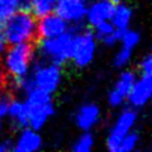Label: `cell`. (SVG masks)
<instances>
[{"label": "cell", "mask_w": 152, "mask_h": 152, "mask_svg": "<svg viewBox=\"0 0 152 152\" xmlns=\"http://www.w3.org/2000/svg\"><path fill=\"white\" fill-rule=\"evenodd\" d=\"M94 34L96 37V39L102 41L104 45H107L109 47L119 43L121 31L115 29V27L112 24L110 20H105L94 26Z\"/></svg>", "instance_id": "16"}, {"label": "cell", "mask_w": 152, "mask_h": 152, "mask_svg": "<svg viewBox=\"0 0 152 152\" xmlns=\"http://www.w3.org/2000/svg\"><path fill=\"white\" fill-rule=\"evenodd\" d=\"M132 53H133L132 50L126 48V47H121L119 51L114 56V65H115L118 69L126 67L132 58Z\"/></svg>", "instance_id": "22"}, {"label": "cell", "mask_w": 152, "mask_h": 152, "mask_svg": "<svg viewBox=\"0 0 152 152\" xmlns=\"http://www.w3.org/2000/svg\"><path fill=\"white\" fill-rule=\"evenodd\" d=\"M7 118H9L10 122L19 129L28 127V108L26 102L12 98L9 103Z\"/></svg>", "instance_id": "15"}, {"label": "cell", "mask_w": 152, "mask_h": 152, "mask_svg": "<svg viewBox=\"0 0 152 152\" xmlns=\"http://www.w3.org/2000/svg\"><path fill=\"white\" fill-rule=\"evenodd\" d=\"M132 17H133L132 8L121 1V3L115 4V8H114L110 22H112V24L115 27V29L124 31L127 28H129Z\"/></svg>", "instance_id": "17"}, {"label": "cell", "mask_w": 152, "mask_h": 152, "mask_svg": "<svg viewBox=\"0 0 152 152\" xmlns=\"http://www.w3.org/2000/svg\"><path fill=\"white\" fill-rule=\"evenodd\" d=\"M96 37L90 29H80L74 32L72 50H71V61L77 67H86L93 62L96 53Z\"/></svg>", "instance_id": "5"}, {"label": "cell", "mask_w": 152, "mask_h": 152, "mask_svg": "<svg viewBox=\"0 0 152 152\" xmlns=\"http://www.w3.org/2000/svg\"><path fill=\"white\" fill-rule=\"evenodd\" d=\"M137 112L134 108H126L118 115L115 123L112 127L107 137V148L110 152H117L121 140L128 132H131L137 122Z\"/></svg>", "instance_id": "6"}, {"label": "cell", "mask_w": 152, "mask_h": 152, "mask_svg": "<svg viewBox=\"0 0 152 152\" xmlns=\"http://www.w3.org/2000/svg\"><path fill=\"white\" fill-rule=\"evenodd\" d=\"M136 79H137V75L134 71H132V70L122 71L115 85H114V88L108 94L109 105H112L113 108H118L123 105V103L126 102V99L128 96V94H129Z\"/></svg>", "instance_id": "9"}, {"label": "cell", "mask_w": 152, "mask_h": 152, "mask_svg": "<svg viewBox=\"0 0 152 152\" xmlns=\"http://www.w3.org/2000/svg\"><path fill=\"white\" fill-rule=\"evenodd\" d=\"M1 65L8 75V79H18L29 74L36 57L33 43L8 45L3 53Z\"/></svg>", "instance_id": "2"}, {"label": "cell", "mask_w": 152, "mask_h": 152, "mask_svg": "<svg viewBox=\"0 0 152 152\" xmlns=\"http://www.w3.org/2000/svg\"><path fill=\"white\" fill-rule=\"evenodd\" d=\"M13 143H14V141H12L10 138L0 140V152L13 151Z\"/></svg>", "instance_id": "25"}, {"label": "cell", "mask_w": 152, "mask_h": 152, "mask_svg": "<svg viewBox=\"0 0 152 152\" xmlns=\"http://www.w3.org/2000/svg\"><path fill=\"white\" fill-rule=\"evenodd\" d=\"M114 8H115V4L112 3L110 0H95L90 5H88L85 20L91 27L102 22L110 20Z\"/></svg>", "instance_id": "11"}, {"label": "cell", "mask_w": 152, "mask_h": 152, "mask_svg": "<svg viewBox=\"0 0 152 152\" xmlns=\"http://www.w3.org/2000/svg\"><path fill=\"white\" fill-rule=\"evenodd\" d=\"M141 74H152V56L146 55L140 64Z\"/></svg>", "instance_id": "23"}, {"label": "cell", "mask_w": 152, "mask_h": 152, "mask_svg": "<svg viewBox=\"0 0 152 152\" xmlns=\"http://www.w3.org/2000/svg\"><path fill=\"white\" fill-rule=\"evenodd\" d=\"M100 118V109L96 104L86 103L79 108L75 115V123L80 129L83 131H91L96 126Z\"/></svg>", "instance_id": "13"}, {"label": "cell", "mask_w": 152, "mask_h": 152, "mask_svg": "<svg viewBox=\"0 0 152 152\" xmlns=\"http://www.w3.org/2000/svg\"><path fill=\"white\" fill-rule=\"evenodd\" d=\"M94 136L89 131H85V133L80 134L74 145L71 146V150L74 152H90L94 147Z\"/></svg>", "instance_id": "19"}, {"label": "cell", "mask_w": 152, "mask_h": 152, "mask_svg": "<svg viewBox=\"0 0 152 152\" xmlns=\"http://www.w3.org/2000/svg\"><path fill=\"white\" fill-rule=\"evenodd\" d=\"M42 147V137L36 129L31 127L22 128L17 140L13 143V151L15 152H36Z\"/></svg>", "instance_id": "12"}, {"label": "cell", "mask_w": 152, "mask_h": 152, "mask_svg": "<svg viewBox=\"0 0 152 152\" xmlns=\"http://www.w3.org/2000/svg\"><path fill=\"white\" fill-rule=\"evenodd\" d=\"M140 39H141V36L137 31L129 29V28H127L124 31H121L119 43L122 45V47H126V48H129L133 51L138 46Z\"/></svg>", "instance_id": "20"}, {"label": "cell", "mask_w": 152, "mask_h": 152, "mask_svg": "<svg viewBox=\"0 0 152 152\" xmlns=\"http://www.w3.org/2000/svg\"><path fill=\"white\" fill-rule=\"evenodd\" d=\"M152 94V76L151 74H141L140 77L136 79L134 84L128 94V102L132 108H142L150 100Z\"/></svg>", "instance_id": "10"}, {"label": "cell", "mask_w": 152, "mask_h": 152, "mask_svg": "<svg viewBox=\"0 0 152 152\" xmlns=\"http://www.w3.org/2000/svg\"><path fill=\"white\" fill-rule=\"evenodd\" d=\"M0 28L8 45L33 43L37 39V18L27 9H19Z\"/></svg>", "instance_id": "1"}, {"label": "cell", "mask_w": 152, "mask_h": 152, "mask_svg": "<svg viewBox=\"0 0 152 152\" xmlns=\"http://www.w3.org/2000/svg\"><path fill=\"white\" fill-rule=\"evenodd\" d=\"M72 41L74 32L71 29L57 37L43 38L37 47L36 56L57 65H64L71 58Z\"/></svg>", "instance_id": "3"}, {"label": "cell", "mask_w": 152, "mask_h": 152, "mask_svg": "<svg viewBox=\"0 0 152 152\" xmlns=\"http://www.w3.org/2000/svg\"><path fill=\"white\" fill-rule=\"evenodd\" d=\"M27 108H28V127H31L36 131H39L41 128H43L45 124L48 122V119L55 113V107L52 102L41 104V105H32V107L27 105Z\"/></svg>", "instance_id": "14"}, {"label": "cell", "mask_w": 152, "mask_h": 152, "mask_svg": "<svg viewBox=\"0 0 152 152\" xmlns=\"http://www.w3.org/2000/svg\"><path fill=\"white\" fill-rule=\"evenodd\" d=\"M110 1H112V3H114V4H118V3H121L122 0H110Z\"/></svg>", "instance_id": "27"}, {"label": "cell", "mask_w": 152, "mask_h": 152, "mask_svg": "<svg viewBox=\"0 0 152 152\" xmlns=\"http://www.w3.org/2000/svg\"><path fill=\"white\" fill-rule=\"evenodd\" d=\"M7 47H8V42H7L5 37H4V34H3V32H1V28H0V57L3 56L4 51L7 50Z\"/></svg>", "instance_id": "26"}, {"label": "cell", "mask_w": 152, "mask_h": 152, "mask_svg": "<svg viewBox=\"0 0 152 152\" xmlns=\"http://www.w3.org/2000/svg\"><path fill=\"white\" fill-rule=\"evenodd\" d=\"M29 76L33 88H38L43 91L53 94L58 89L62 80V70H61V65L42 60L39 57L38 58L34 57Z\"/></svg>", "instance_id": "4"}, {"label": "cell", "mask_w": 152, "mask_h": 152, "mask_svg": "<svg viewBox=\"0 0 152 152\" xmlns=\"http://www.w3.org/2000/svg\"><path fill=\"white\" fill-rule=\"evenodd\" d=\"M19 9H23V0H0V26Z\"/></svg>", "instance_id": "18"}, {"label": "cell", "mask_w": 152, "mask_h": 152, "mask_svg": "<svg viewBox=\"0 0 152 152\" xmlns=\"http://www.w3.org/2000/svg\"><path fill=\"white\" fill-rule=\"evenodd\" d=\"M69 29L70 24L55 12L37 18V38L39 39L57 37Z\"/></svg>", "instance_id": "8"}, {"label": "cell", "mask_w": 152, "mask_h": 152, "mask_svg": "<svg viewBox=\"0 0 152 152\" xmlns=\"http://www.w3.org/2000/svg\"><path fill=\"white\" fill-rule=\"evenodd\" d=\"M138 143H140V134L137 132H133L132 129L121 140L117 152H132L133 150H136Z\"/></svg>", "instance_id": "21"}, {"label": "cell", "mask_w": 152, "mask_h": 152, "mask_svg": "<svg viewBox=\"0 0 152 152\" xmlns=\"http://www.w3.org/2000/svg\"><path fill=\"white\" fill-rule=\"evenodd\" d=\"M8 88V75L0 62V96L4 94V90Z\"/></svg>", "instance_id": "24"}, {"label": "cell", "mask_w": 152, "mask_h": 152, "mask_svg": "<svg viewBox=\"0 0 152 152\" xmlns=\"http://www.w3.org/2000/svg\"><path fill=\"white\" fill-rule=\"evenodd\" d=\"M88 10L86 0H56L55 13L65 19L70 26L81 27Z\"/></svg>", "instance_id": "7"}]
</instances>
